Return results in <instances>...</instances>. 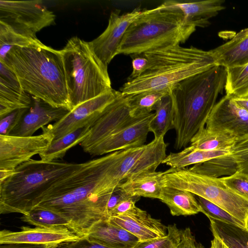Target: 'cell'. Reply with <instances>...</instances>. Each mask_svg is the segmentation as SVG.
Wrapping results in <instances>:
<instances>
[{
  "instance_id": "6da1fadb",
  "label": "cell",
  "mask_w": 248,
  "mask_h": 248,
  "mask_svg": "<svg viewBox=\"0 0 248 248\" xmlns=\"http://www.w3.org/2000/svg\"><path fill=\"white\" fill-rule=\"evenodd\" d=\"M106 162V155L84 162L50 188L34 208L60 215L75 233L85 236L95 224L110 217L108 203L114 189L108 179Z\"/></svg>"
},
{
  "instance_id": "7a4b0ae2",
  "label": "cell",
  "mask_w": 248,
  "mask_h": 248,
  "mask_svg": "<svg viewBox=\"0 0 248 248\" xmlns=\"http://www.w3.org/2000/svg\"><path fill=\"white\" fill-rule=\"evenodd\" d=\"M226 76L227 69L217 65L170 89L176 149L186 148L196 133L205 126L218 94L225 88Z\"/></svg>"
},
{
  "instance_id": "3957f363",
  "label": "cell",
  "mask_w": 248,
  "mask_h": 248,
  "mask_svg": "<svg viewBox=\"0 0 248 248\" xmlns=\"http://www.w3.org/2000/svg\"><path fill=\"white\" fill-rule=\"evenodd\" d=\"M1 62L16 75L25 92L54 107L71 111L60 50L45 45L14 47Z\"/></svg>"
},
{
  "instance_id": "277c9868",
  "label": "cell",
  "mask_w": 248,
  "mask_h": 248,
  "mask_svg": "<svg viewBox=\"0 0 248 248\" xmlns=\"http://www.w3.org/2000/svg\"><path fill=\"white\" fill-rule=\"evenodd\" d=\"M143 54L148 65L139 77L120 88L124 95L169 91L181 81L218 65L211 50L193 46L177 45Z\"/></svg>"
},
{
  "instance_id": "5b68a950",
  "label": "cell",
  "mask_w": 248,
  "mask_h": 248,
  "mask_svg": "<svg viewBox=\"0 0 248 248\" xmlns=\"http://www.w3.org/2000/svg\"><path fill=\"white\" fill-rule=\"evenodd\" d=\"M83 165L31 159L21 164L0 183V213H28L50 188Z\"/></svg>"
},
{
  "instance_id": "8992f818",
  "label": "cell",
  "mask_w": 248,
  "mask_h": 248,
  "mask_svg": "<svg viewBox=\"0 0 248 248\" xmlns=\"http://www.w3.org/2000/svg\"><path fill=\"white\" fill-rule=\"evenodd\" d=\"M195 30L196 27L186 23L176 9L158 6L143 10L126 31L118 55H140L180 45Z\"/></svg>"
},
{
  "instance_id": "52a82bcc",
  "label": "cell",
  "mask_w": 248,
  "mask_h": 248,
  "mask_svg": "<svg viewBox=\"0 0 248 248\" xmlns=\"http://www.w3.org/2000/svg\"><path fill=\"white\" fill-rule=\"evenodd\" d=\"M60 51L71 110L112 89L108 67L95 55L88 42L75 36Z\"/></svg>"
},
{
  "instance_id": "ba28073f",
  "label": "cell",
  "mask_w": 248,
  "mask_h": 248,
  "mask_svg": "<svg viewBox=\"0 0 248 248\" xmlns=\"http://www.w3.org/2000/svg\"><path fill=\"white\" fill-rule=\"evenodd\" d=\"M165 186L190 192L222 208L246 226L248 200L229 188L220 178L201 175L188 169L172 168L164 171Z\"/></svg>"
},
{
  "instance_id": "9c48e42d",
  "label": "cell",
  "mask_w": 248,
  "mask_h": 248,
  "mask_svg": "<svg viewBox=\"0 0 248 248\" xmlns=\"http://www.w3.org/2000/svg\"><path fill=\"white\" fill-rule=\"evenodd\" d=\"M55 20L54 13L41 0H0V22L16 31L36 36Z\"/></svg>"
},
{
  "instance_id": "30bf717a",
  "label": "cell",
  "mask_w": 248,
  "mask_h": 248,
  "mask_svg": "<svg viewBox=\"0 0 248 248\" xmlns=\"http://www.w3.org/2000/svg\"><path fill=\"white\" fill-rule=\"evenodd\" d=\"M53 139L49 132L28 137L0 135V170L13 173L33 155L46 151Z\"/></svg>"
},
{
  "instance_id": "8fae6325",
  "label": "cell",
  "mask_w": 248,
  "mask_h": 248,
  "mask_svg": "<svg viewBox=\"0 0 248 248\" xmlns=\"http://www.w3.org/2000/svg\"><path fill=\"white\" fill-rule=\"evenodd\" d=\"M121 92L114 89L86 101L69 111L61 120L53 124L42 127L43 132H49L54 136L53 140L89 124H93L105 108Z\"/></svg>"
},
{
  "instance_id": "7c38bea8",
  "label": "cell",
  "mask_w": 248,
  "mask_h": 248,
  "mask_svg": "<svg viewBox=\"0 0 248 248\" xmlns=\"http://www.w3.org/2000/svg\"><path fill=\"white\" fill-rule=\"evenodd\" d=\"M141 117L131 116L128 96L121 93L105 108L91 126L89 135L79 144L89 154L112 133Z\"/></svg>"
},
{
  "instance_id": "4fadbf2b",
  "label": "cell",
  "mask_w": 248,
  "mask_h": 248,
  "mask_svg": "<svg viewBox=\"0 0 248 248\" xmlns=\"http://www.w3.org/2000/svg\"><path fill=\"white\" fill-rule=\"evenodd\" d=\"M137 7L123 15L120 11L111 12L106 30L96 38L88 42L89 46L97 58L108 67L113 58L118 55L122 39L131 23L142 13Z\"/></svg>"
},
{
  "instance_id": "5bb4252c",
  "label": "cell",
  "mask_w": 248,
  "mask_h": 248,
  "mask_svg": "<svg viewBox=\"0 0 248 248\" xmlns=\"http://www.w3.org/2000/svg\"><path fill=\"white\" fill-rule=\"evenodd\" d=\"M154 116V113L152 112L118 129L95 146L89 154L101 155L144 145Z\"/></svg>"
},
{
  "instance_id": "9a60e30c",
  "label": "cell",
  "mask_w": 248,
  "mask_h": 248,
  "mask_svg": "<svg viewBox=\"0 0 248 248\" xmlns=\"http://www.w3.org/2000/svg\"><path fill=\"white\" fill-rule=\"evenodd\" d=\"M208 130L230 133L237 139L248 134V113L226 94L213 108L206 123Z\"/></svg>"
},
{
  "instance_id": "2e32d148",
  "label": "cell",
  "mask_w": 248,
  "mask_h": 248,
  "mask_svg": "<svg viewBox=\"0 0 248 248\" xmlns=\"http://www.w3.org/2000/svg\"><path fill=\"white\" fill-rule=\"evenodd\" d=\"M81 237L64 226L49 228L23 226L20 231L3 229L0 232V244L33 243L57 244L76 241Z\"/></svg>"
},
{
  "instance_id": "e0dca14e",
  "label": "cell",
  "mask_w": 248,
  "mask_h": 248,
  "mask_svg": "<svg viewBox=\"0 0 248 248\" xmlns=\"http://www.w3.org/2000/svg\"><path fill=\"white\" fill-rule=\"evenodd\" d=\"M108 220L135 235L140 241L161 238L168 233L167 227L160 220L152 217L136 206L123 214L110 217Z\"/></svg>"
},
{
  "instance_id": "ac0fdd59",
  "label": "cell",
  "mask_w": 248,
  "mask_h": 248,
  "mask_svg": "<svg viewBox=\"0 0 248 248\" xmlns=\"http://www.w3.org/2000/svg\"><path fill=\"white\" fill-rule=\"evenodd\" d=\"M31 97V107L9 135L32 136L39 128L61 120L70 111L65 108L54 107L38 98Z\"/></svg>"
},
{
  "instance_id": "d6986e66",
  "label": "cell",
  "mask_w": 248,
  "mask_h": 248,
  "mask_svg": "<svg viewBox=\"0 0 248 248\" xmlns=\"http://www.w3.org/2000/svg\"><path fill=\"white\" fill-rule=\"evenodd\" d=\"M223 0L201 1L167 0L159 6L163 8L174 9L183 16L185 21L196 27L204 28L210 24L209 19L225 8Z\"/></svg>"
},
{
  "instance_id": "ffe728a7",
  "label": "cell",
  "mask_w": 248,
  "mask_h": 248,
  "mask_svg": "<svg viewBox=\"0 0 248 248\" xmlns=\"http://www.w3.org/2000/svg\"><path fill=\"white\" fill-rule=\"evenodd\" d=\"M89 239L113 248H134L140 240L108 219L95 224L85 236Z\"/></svg>"
},
{
  "instance_id": "44dd1931",
  "label": "cell",
  "mask_w": 248,
  "mask_h": 248,
  "mask_svg": "<svg viewBox=\"0 0 248 248\" xmlns=\"http://www.w3.org/2000/svg\"><path fill=\"white\" fill-rule=\"evenodd\" d=\"M218 65L226 68L248 63V28L240 31L232 39L211 50Z\"/></svg>"
},
{
  "instance_id": "7402d4cb",
  "label": "cell",
  "mask_w": 248,
  "mask_h": 248,
  "mask_svg": "<svg viewBox=\"0 0 248 248\" xmlns=\"http://www.w3.org/2000/svg\"><path fill=\"white\" fill-rule=\"evenodd\" d=\"M131 196L160 199L164 184V172L154 171L139 176L118 186Z\"/></svg>"
},
{
  "instance_id": "603a6c76",
  "label": "cell",
  "mask_w": 248,
  "mask_h": 248,
  "mask_svg": "<svg viewBox=\"0 0 248 248\" xmlns=\"http://www.w3.org/2000/svg\"><path fill=\"white\" fill-rule=\"evenodd\" d=\"M194 195L186 190L164 186L159 200L168 206L172 216H188L201 212Z\"/></svg>"
},
{
  "instance_id": "cb8c5ba5",
  "label": "cell",
  "mask_w": 248,
  "mask_h": 248,
  "mask_svg": "<svg viewBox=\"0 0 248 248\" xmlns=\"http://www.w3.org/2000/svg\"><path fill=\"white\" fill-rule=\"evenodd\" d=\"M229 154H231L230 150L205 151L194 149L189 146L179 152L170 153L167 155L162 164L172 168H185L191 165Z\"/></svg>"
},
{
  "instance_id": "d4e9b609",
  "label": "cell",
  "mask_w": 248,
  "mask_h": 248,
  "mask_svg": "<svg viewBox=\"0 0 248 248\" xmlns=\"http://www.w3.org/2000/svg\"><path fill=\"white\" fill-rule=\"evenodd\" d=\"M213 234L227 248H248V230L244 227L208 217Z\"/></svg>"
},
{
  "instance_id": "484cf974",
  "label": "cell",
  "mask_w": 248,
  "mask_h": 248,
  "mask_svg": "<svg viewBox=\"0 0 248 248\" xmlns=\"http://www.w3.org/2000/svg\"><path fill=\"white\" fill-rule=\"evenodd\" d=\"M237 139L230 133L211 131L204 127L193 137L190 146L194 149L205 151H230Z\"/></svg>"
},
{
  "instance_id": "4316f807",
  "label": "cell",
  "mask_w": 248,
  "mask_h": 248,
  "mask_svg": "<svg viewBox=\"0 0 248 248\" xmlns=\"http://www.w3.org/2000/svg\"><path fill=\"white\" fill-rule=\"evenodd\" d=\"M32 102L31 95L0 78V119L15 110L30 108Z\"/></svg>"
},
{
  "instance_id": "83f0119b",
  "label": "cell",
  "mask_w": 248,
  "mask_h": 248,
  "mask_svg": "<svg viewBox=\"0 0 248 248\" xmlns=\"http://www.w3.org/2000/svg\"><path fill=\"white\" fill-rule=\"evenodd\" d=\"M93 124H89L70 132L52 142L48 148L40 154L41 160L55 161L62 158L71 148L80 144L89 135Z\"/></svg>"
},
{
  "instance_id": "f1b7e54d",
  "label": "cell",
  "mask_w": 248,
  "mask_h": 248,
  "mask_svg": "<svg viewBox=\"0 0 248 248\" xmlns=\"http://www.w3.org/2000/svg\"><path fill=\"white\" fill-rule=\"evenodd\" d=\"M188 170L206 176L220 178L235 173L238 171V167L235 158L229 154L195 164Z\"/></svg>"
},
{
  "instance_id": "f546056e",
  "label": "cell",
  "mask_w": 248,
  "mask_h": 248,
  "mask_svg": "<svg viewBox=\"0 0 248 248\" xmlns=\"http://www.w3.org/2000/svg\"><path fill=\"white\" fill-rule=\"evenodd\" d=\"M154 110L149 129L153 133L154 139H158L164 138L168 131L174 129L173 109L169 91L158 102Z\"/></svg>"
},
{
  "instance_id": "4dcf8cb0",
  "label": "cell",
  "mask_w": 248,
  "mask_h": 248,
  "mask_svg": "<svg viewBox=\"0 0 248 248\" xmlns=\"http://www.w3.org/2000/svg\"><path fill=\"white\" fill-rule=\"evenodd\" d=\"M36 36L16 31L0 22V61H3L9 51L14 47H34L43 46Z\"/></svg>"
},
{
  "instance_id": "1f68e13d",
  "label": "cell",
  "mask_w": 248,
  "mask_h": 248,
  "mask_svg": "<svg viewBox=\"0 0 248 248\" xmlns=\"http://www.w3.org/2000/svg\"><path fill=\"white\" fill-rule=\"evenodd\" d=\"M226 69V95L232 98L248 97V63Z\"/></svg>"
},
{
  "instance_id": "d6a6232c",
  "label": "cell",
  "mask_w": 248,
  "mask_h": 248,
  "mask_svg": "<svg viewBox=\"0 0 248 248\" xmlns=\"http://www.w3.org/2000/svg\"><path fill=\"white\" fill-rule=\"evenodd\" d=\"M169 91L147 92L127 96L131 116L140 117L152 113L158 102Z\"/></svg>"
},
{
  "instance_id": "836d02e7",
  "label": "cell",
  "mask_w": 248,
  "mask_h": 248,
  "mask_svg": "<svg viewBox=\"0 0 248 248\" xmlns=\"http://www.w3.org/2000/svg\"><path fill=\"white\" fill-rule=\"evenodd\" d=\"M20 219L35 227L49 228L64 226L71 230L70 224L66 219L59 214L46 209L34 208L28 213L22 215Z\"/></svg>"
},
{
  "instance_id": "e575fe53",
  "label": "cell",
  "mask_w": 248,
  "mask_h": 248,
  "mask_svg": "<svg viewBox=\"0 0 248 248\" xmlns=\"http://www.w3.org/2000/svg\"><path fill=\"white\" fill-rule=\"evenodd\" d=\"M166 236L144 241H139L134 248H176L181 240V230L176 224L167 227Z\"/></svg>"
},
{
  "instance_id": "d590c367",
  "label": "cell",
  "mask_w": 248,
  "mask_h": 248,
  "mask_svg": "<svg viewBox=\"0 0 248 248\" xmlns=\"http://www.w3.org/2000/svg\"><path fill=\"white\" fill-rule=\"evenodd\" d=\"M197 200L201 212L208 217H211L228 223L233 224L246 228L245 225L228 212L211 202L199 196Z\"/></svg>"
},
{
  "instance_id": "8d00e7d4",
  "label": "cell",
  "mask_w": 248,
  "mask_h": 248,
  "mask_svg": "<svg viewBox=\"0 0 248 248\" xmlns=\"http://www.w3.org/2000/svg\"><path fill=\"white\" fill-rule=\"evenodd\" d=\"M238 167V171L248 175V134L238 138L230 150Z\"/></svg>"
},
{
  "instance_id": "74e56055",
  "label": "cell",
  "mask_w": 248,
  "mask_h": 248,
  "mask_svg": "<svg viewBox=\"0 0 248 248\" xmlns=\"http://www.w3.org/2000/svg\"><path fill=\"white\" fill-rule=\"evenodd\" d=\"M231 190L248 200V175L238 171L235 173L220 178Z\"/></svg>"
},
{
  "instance_id": "f35d334b",
  "label": "cell",
  "mask_w": 248,
  "mask_h": 248,
  "mask_svg": "<svg viewBox=\"0 0 248 248\" xmlns=\"http://www.w3.org/2000/svg\"><path fill=\"white\" fill-rule=\"evenodd\" d=\"M28 109V108L17 109L0 119V135H9L19 124Z\"/></svg>"
},
{
  "instance_id": "ab89813d",
  "label": "cell",
  "mask_w": 248,
  "mask_h": 248,
  "mask_svg": "<svg viewBox=\"0 0 248 248\" xmlns=\"http://www.w3.org/2000/svg\"><path fill=\"white\" fill-rule=\"evenodd\" d=\"M132 58V72L127 78L130 81L139 77L146 69L148 64L147 59L143 54L131 56Z\"/></svg>"
},
{
  "instance_id": "60d3db41",
  "label": "cell",
  "mask_w": 248,
  "mask_h": 248,
  "mask_svg": "<svg viewBox=\"0 0 248 248\" xmlns=\"http://www.w3.org/2000/svg\"><path fill=\"white\" fill-rule=\"evenodd\" d=\"M58 248H113L89 239L87 237H81L76 241L68 242L59 245Z\"/></svg>"
},
{
  "instance_id": "b9f144b4",
  "label": "cell",
  "mask_w": 248,
  "mask_h": 248,
  "mask_svg": "<svg viewBox=\"0 0 248 248\" xmlns=\"http://www.w3.org/2000/svg\"><path fill=\"white\" fill-rule=\"evenodd\" d=\"M176 248H204L198 243L189 228L181 230V240Z\"/></svg>"
},
{
  "instance_id": "7bdbcfd3",
  "label": "cell",
  "mask_w": 248,
  "mask_h": 248,
  "mask_svg": "<svg viewBox=\"0 0 248 248\" xmlns=\"http://www.w3.org/2000/svg\"><path fill=\"white\" fill-rule=\"evenodd\" d=\"M122 188L117 186L113 190L108 203V212L109 216L111 211L121 202L130 198ZM110 217V216H109Z\"/></svg>"
},
{
  "instance_id": "ee69618b",
  "label": "cell",
  "mask_w": 248,
  "mask_h": 248,
  "mask_svg": "<svg viewBox=\"0 0 248 248\" xmlns=\"http://www.w3.org/2000/svg\"><path fill=\"white\" fill-rule=\"evenodd\" d=\"M0 78L16 88L23 90L16 75L1 61H0Z\"/></svg>"
},
{
  "instance_id": "f6af8a7d",
  "label": "cell",
  "mask_w": 248,
  "mask_h": 248,
  "mask_svg": "<svg viewBox=\"0 0 248 248\" xmlns=\"http://www.w3.org/2000/svg\"><path fill=\"white\" fill-rule=\"evenodd\" d=\"M140 197L132 196L119 203L109 213V216L123 214L135 206V203L140 199Z\"/></svg>"
},
{
  "instance_id": "bcb514c9",
  "label": "cell",
  "mask_w": 248,
  "mask_h": 248,
  "mask_svg": "<svg viewBox=\"0 0 248 248\" xmlns=\"http://www.w3.org/2000/svg\"><path fill=\"white\" fill-rule=\"evenodd\" d=\"M59 245L57 244L15 243L0 245V248H58Z\"/></svg>"
},
{
  "instance_id": "7dc6e473",
  "label": "cell",
  "mask_w": 248,
  "mask_h": 248,
  "mask_svg": "<svg viewBox=\"0 0 248 248\" xmlns=\"http://www.w3.org/2000/svg\"><path fill=\"white\" fill-rule=\"evenodd\" d=\"M235 103L248 113V97L233 98Z\"/></svg>"
},
{
  "instance_id": "c3c4849f",
  "label": "cell",
  "mask_w": 248,
  "mask_h": 248,
  "mask_svg": "<svg viewBox=\"0 0 248 248\" xmlns=\"http://www.w3.org/2000/svg\"><path fill=\"white\" fill-rule=\"evenodd\" d=\"M210 248H225V246L220 239L214 237L211 241Z\"/></svg>"
},
{
  "instance_id": "681fc988",
  "label": "cell",
  "mask_w": 248,
  "mask_h": 248,
  "mask_svg": "<svg viewBox=\"0 0 248 248\" xmlns=\"http://www.w3.org/2000/svg\"><path fill=\"white\" fill-rule=\"evenodd\" d=\"M246 228L248 230V217H247L246 224Z\"/></svg>"
},
{
  "instance_id": "f907efd6",
  "label": "cell",
  "mask_w": 248,
  "mask_h": 248,
  "mask_svg": "<svg viewBox=\"0 0 248 248\" xmlns=\"http://www.w3.org/2000/svg\"><path fill=\"white\" fill-rule=\"evenodd\" d=\"M225 248H226V247H225Z\"/></svg>"
}]
</instances>
